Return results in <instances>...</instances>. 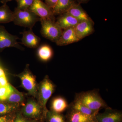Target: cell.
I'll return each instance as SVG.
<instances>
[{
	"label": "cell",
	"instance_id": "1",
	"mask_svg": "<svg viewBox=\"0 0 122 122\" xmlns=\"http://www.w3.org/2000/svg\"><path fill=\"white\" fill-rule=\"evenodd\" d=\"M75 98L79 100L88 108L99 112L102 108L109 107L96 90L90 91L77 94Z\"/></svg>",
	"mask_w": 122,
	"mask_h": 122
},
{
	"label": "cell",
	"instance_id": "2",
	"mask_svg": "<svg viewBox=\"0 0 122 122\" xmlns=\"http://www.w3.org/2000/svg\"><path fill=\"white\" fill-rule=\"evenodd\" d=\"M13 22L15 25L32 29L36 23L40 21V18L29 10H21L15 8L13 12Z\"/></svg>",
	"mask_w": 122,
	"mask_h": 122
},
{
	"label": "cell",
	"instance_id": "3",
	"mask_svg": "<svg viewBox=\"0 0 122 122\" xmlns=\"http://www.w3.org/2000/svg\"><path fill=\"white\" fill-rule=\"evenodd\" d=\"M40 21L41 24V33L42 36L56 43L60 38L62 30L55 21L40 18Z\"/></svg>",
	"mask_w": 122,
	"mask_h": 122
},
{
	"label": "cell",
	"instance_id": "4",
	"mask_svg": "<svg viewBox=\"0 0 122 122\" xmlns=\"http://www.w3.org/2000/svg\"><path fill=\"white\" fill-rule=\"evenodd\" d=\"M55 89V86L48 77L44 78L39 86V102L44 110L45 119L48 111L46 107V103L54 92Z\"/></svg>",
	"mask_w": 122,
	"mask_h": 122
},
{
	"label": "cell",
	"instance_id": "5",
	"mask_svg": "<svg viewBox=\"0 0 122 122\" xmlns=\"http://www.w3.org/2000/svg\"><path fill=\"white\" fill-rule=\"evenodd\" d=\"M20 39L16 35L9 33L3 25H0V53L6 48L14 47L23 50L24 48L21 46L17 41Z\"/></svg>",
	"mask_w": 122,
	"mask_h": 122
},
{
	"label": "cell",
	"instance_id": "6",
	"mask_svg": "<svg viewBox=\"0 0 122 122\" xmlns=\"http://www.w3.org/2000/svg\"><path fill=\"white\" fill-rule=\"evenodd\" d=\"M18 76L20 79L22 87L30 95L36 96L37 93L36 79L29 70L28 66H26L24 72Z\"/></svg>",
	"mask_w": 122,
	"mask_h": 122
},
{
	"label": "cell",
	"instance_id": "7",
	"mask_svg": "<svg viewBox=\"0 0 122 122\" xmlns=\"http://www.w3.org/2000/svg\"><path fill=\"white\" fill-rule=\"evenodd\" d=\"M29 10L42 19H50L55 21V18L50 8L42 0H34L33 3Z\"/></svg>",
	"mask_w": 122,
	"mask_h": 122
},
{
	"label": "cell",
	"instance_id": "8",
	"mask_svg": "<svg viewBox=\"0 0 122 122\" xmlns=\"http://www.w3.org/2000/svg\"><path fill=\"white\" fill-rule=\"evenodd\" d=\"M22 112L24 117L27 118L38 119L43 115L45 119L42 107L34 100H30L26 103L22 108Z\"/></svg>",
	"mask_w": 122,
	"mask_h": 122
},
{
	"label": "cell",
	"instance_id": "9",
	"mask_svg": "<svg viewBox=\"0 0 122 122\" xmlns=\"http://www.w3.org/2000/svg\"><path fill=\"white\" fill-rule=\"evenodd\" d=\"M96 118L97 122H122V113L109 107L103 113H98Z\"/></svg>",
	"mask_w": 122,
	"mask_h": 122
},
{
	"label": "cell",
	"instance_id": "10",
	"mask_svg": "<svg viewBox=\"0 0 122 122\" xmlns=\"http://www.w3.org/2000/svg\"><path fill=\"white\" fill-rule=\"evenodd\" d=\"M74 28L76 35L80 41L94 32V22L92 20L80 21Z\"/></svg>",
	"mask_w": 122,
	"mask_h": 122
},
{
	"label": "cell",
	"instance_id": "11",
	"mask_svg": "<svg viewBox=\"0 0 122 122\" xmlns=\"http://www.w3.org/2000/svg\"><path fill=\"white\" fill-rule=\"evenodd\" d=\"M66 115L67 122H97L96 115H89L68 108Z\"/></svg>",
	"mask_w": 122,
	"mask_h": 122
},
{
	"label": "cell",
	"instance_id": "12",
	"mask_svg": "<svg viewBox=\"0 0 122 122\" xmlns=\"http://www.w3.org/2000/svg\"><path fill=\"white\" fill-rule=\"evenodd\" d=\"M80 41L76 35L74 27L64 30L60 38L56 42L58 46H63Z\"/></svg>",
	"mask_w": 122,
	"mask_h": 122
},
{
	"label": "cell",
	"instance_id": "13",
	"mask_svg": "<svg viewBox=\"0 0 122 122\" xmlns=\"http://www.w3.org/2000/svg\"><path fill=\"white\" fill-rule=\"evenodd\" d=\"M20 33L22 35L21 44L26 47L33 49L39 47L41 41V38L34 33L32 29H30L28 30H25Z\"/></svg>",
	"mask_w": 122,
	"mask_h": 122
},
{
	"label": "cell",
	"instance_id": "14",
	"mask_svg": "<svg viewBox=\"0 0 122 122\" xmlns=\"http://www.w3.org/2000/svg\"><path fill=\"white\" fill-rule=\"evenodd\" d=\"M56 22L61 29L74 27L80 21L67 12L59 15Z\"/></svg>",
	"mask_w": 122,
	"mask_h": 122
},
{
	"label": "cell",
	"instance_id": "15",
	"mask_svg": "<svg viewBox=\"0 0 122 122\" xmlns=\"http://www.w3.org/2000/svg\"><path fill=\"white\" fill-rule=\"evenodd\" d=\"M69 106V105L65 98L61 96H58L52 100L51 111L57 113L61 114L68 109Z\"/></svg>",
	"mask_w": 122,
	"mask_h": 122
},
{
	"label": "cell",
	"instance_id": "16",
	"mask_svg": "<svg viewBox=\"0 0 122 122\" xmlns=\"http://www.w3.org/2000/svg\"><path fill=\"white\" fill-rule=\"evenodd\" d=\"M66 12L73 17L79 21L92 20L87 13L78 3L75 4Z\"/></svg>",
	"mask_w": 122,
	"mask_h": 122
},
{
	"label": "cell",
	"instance_id": "17",
	"mask_svg": "<svg viewBox=\"0 0 122 122\" xmlns=\"http://www.w3.org/2000/svg\"><path fill=\"white\" fill-rule=\"evenodd\" d=\"M76 3V0H58L56 4L52 9L53 13L55 16L65 13Z\"/></svg>",
	"mask_w": 122,
	"mask_h": 122
},
{
	"label": "cell",
	"instance_id": "18",
	"mask_svg": "<svg viewBox=\"0 0 122 122\" xmlns=\"http://www.w3.org/2000/svg\"><path fill=\"white\" fill-rule=\"evenodd\" d=\"M69 108L89 115H96L99 113L90 109L76 98H75L73 102L70 104Z\"/></svg>",
	"mask_w": 122,
	"mask_h": 122
},
{
	"label": "cell",
	"instance_id": "19",
	"mask_svg": "<svg viewBox=\"0 0 122 122\" xmlns=\"http://www.w3.org/2000/svg\"><path fill=\"white\" fill-rule=\"evenodd\" d=\"M37 55L41 61L44 62L48 61L52 58L53 51L50 46L45 44L41 46L38 48Z\"/></svg>",
	"mask_w": 122,
	"mask_h": 122
},
{
	"label": "cell",
	"instance_id": "20",
	"mask_svg": "<svg viewBox=\"0 0 122 122\" xmlns=\"http://www.w3.org/2000/svg\"><path fill=\"white\" fill-rule=\"evenodd\" d=\"M13 12H12L7 4L0 7V24H6L13 21Z\"/></svg>",
	"mask_w": 122,
	"mask_h": 122
},
{
	"label": "cell",
	"instance_id": "21",
	"mask_svg": "<svg viewBox=\"0 0 122 122\" xmlns=\"http://www.w3.org/2000/svg\"><path fill=\"white\" fill-rule=\"evenodd\" d=\"M24 95L23 94L18 91L14 87L13 91L10 95L6 100L9 103L16 105L15 104L17 103L22 102L24 101Z\"/></svg>",
	"mask_w": 122,
	"mask_h": 122
},
{
	"label": "cell",
	"instance_id": "22",
	"mask_svg": "<svg viewBox=\"0 0 122 122\" xmlns=\"http://www.w3.org/2000/svg\"><path fill=\"white\" fill-rule=\"evenodd\" d=\"M45 119L46 122H67L65 116L51 110L47 111Z\"/></svg>",
	"mask_w": 122,
	"mask_h": 122
},
{
	"label": "cell",
	"instance_id": "23",
	"mask_svg": "<svg viewBox=\"0 0 122 122\" xmlns=\"http://www.w3.org/2000/svg\"><path fill=\"white\" fill-rule=\"evenodd\" d=\"M16 105L0 102V116L8 115L17 109Z\"/></svg>",
	"mask_w": 122,
	"mask_h": 122
},
{
	"label": "cell",
	"instance_id": "24",
	"mask_svg": "<svg viewBox=\"0 0 122 122\" xmlns=\"http://www.w3.org/2000/svg\"><path fill=\"white\" fill-rule=\"evenodd\" d=\"M13 86L8 84L7 86L0 87V100H7L8 97L13 90Z\"/></svg>",
	"mask_w": 122,
	"mask_h": 122
},
{
	"label": "cell",
	"instance_id": "25",
	"mask_svg": "<svg viewBox=\"0 0 122 122\" xmlns=\"http://www.w3.org/2000/svg\"><path fill=\"white\" fill-rule=\"evenodd\" d=\"M17 8L21 10L29 9L33 3L34 0H17Z\"/></svg>",
	"mask_w": 122,
	"mask_h": 122
},
{
	"label": "cell",
	"instance_id": "26",
	"mask_svg": "<svg viewBox=\"0 0 122 122\" xmlns=\"http://www.w3.org/2000/svg\"><path fill=\"white\" fill-rule=\"evenodd\" d=\"M58 0H45V3L51 9L53 8L56 4Z\"/></svg>",
	"mask_w": 122,
	"mask_h": 122
},
{
	"label": "cell",
	"instance_id": "27",
	"mask_svg": "<svg viewBox=\"0 0 122 122\" xmlns=\"http://www.w3.org/2000/svg\"><path fill=\"white\" fill-rule=\"evenodd\" d=\"M9 84L5 76L0 77V87L7 86Z\"/></svg>",
	"mask_w": 122,
	"mask_h": 122
},
{
	"label": "cell",
	"instance_id": "28",
	"mask_svg": "<svg viewBox=\"0 0 122 122\" xmlns=\"http://www.w3.org/2000/svg\"><path fill=\"white\" fill-rule=\"evenodd\" d=\"M10 116L6 115L0 116V122H13Z\"/></svg>",
	"mask_w": 122,
	"mask_h": 122
},
{
	"label": "cell",
	"instance_id": "29",
	"mask_svg": "<svg viewBox=\"0 0 122 122\" xmlns=\"http://www.w3.org/2000/svg\"><path fill=\"white\" fill-rule=\"evenodd\" d=\"M90 0H76L79 4H86L89 2Z\"/></svg>",
	"mask_w": 122,
	"mask_h": 122
},
{
	"label": "cell",
	"instance_id": "30",
	"mask_svg": "<svg viewBox=\"0 0 122 122\" xmlns=\"http://www.w3.org/2000/svg\"><path fill=\"white\" fill-rule=\"evenodd\" d=\"M20 116L21 115L20 114L17 115L13 122H21Z\"/></svg>",
	"mask_w": 122,
	"mask_h": 122
},
{
	"label": "cell",
	"instance_id": "31",
	"mask_svg": "<svg viewBox=\"0 0 122 122\" xmlns=\"http://www.w3.org/2000/svg\"><path fill=\"white\" fill-rule=\"evenodd\" d=\"M4 76H5L4 70L0 66V77Z\"/></svg>",
	"mask_w": 122,
	"mask_h": 122
},
{
	"label": "cell",
	"instance_id": "32",
	"mask_svg": "<svg viewBox=\"0 0 122 122\" xmlns=\"http://www.w3.org/2000/svg\"><path fill=\"white\" fill-rule=\"evenodd\" d=\"M20 120L21 122H32L26 119L25 117H22V116L21 115L20 116Z\"/></svg>",
	"mask_w": 122,
	"mask_h": 122
},
{
	"label": "cell",
	"instance_id": "33",
	"mask_svg": "<svg viewBox=\"0 0 122 122\" xmlns=\"http://www.w3.org/2000/svg\"><path fill=\"white\" fill-rule=\"evenodd\" d=\"M12 0H1L0 2L3 4H7V2ZM15 0L17 1V0Z\"/></svg>",
	"mask_w": 122,
	"mask_h": 122
}]
</instances>
